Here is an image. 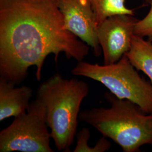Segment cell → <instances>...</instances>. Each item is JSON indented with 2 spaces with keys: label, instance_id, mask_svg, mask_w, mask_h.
Masks as SVG:
<instances>
[{
  "label": "cell",
  "instance_id": "cell-4",
  "mask_svg": "<svg viewBox=\"0 0 152 152\" xmlns=\"http://www.w3.org/2000/svg\"><path fill=\"white\" fill-rule=\"evenodd\" d=\"M72 75L87 77L102 83L116 97L128 99L152 114V82L139 75L125 55L117 63L108 65L79 61Z\"/></svg>",
  "mask_w": 152,
  "mask_h": 152
},
{
  "label": "cell",
  "instance_id": "cell-1",
  "mask_svg": "<svg viewBox=\"0 0 152 152\" xmlns=\"http://www.w3.org/2000/svg\"><path fill=\"white\" fill-rule=\"evenodd\" d=\"M89 46L65 29L56 0H0V75L20 85L36 66L41 81L49 55L58 63L60 53L78 62L88 54Z\"/></svg>",
  "mask_w": 152,
  "mask_h": 152
},
{
  "label": "cell",
  "instance_id": "cell-3",
  "mask_svg": "<svg viewBox=\"0 0 152 152\" xmlns=\"http://www.w3.org/2000/svg\"><path fill=\"white\" fill-rule=\"evenodd\" d=\"M89 93L86 82L66 79L56 73L42 82L36 99L45 108L46 120L56 148L71 152L70 147L77 135L80 107Z\"/></svg>",
  "mask_w": 152,
  "mask_h": 152
},
{
  "label": "cell",
  "instance_id": "cell-8",
  "mask_svg": "<svg viewBox=\"0 0 152 152\" xmlns=\"http://www.w3.org/2000/svg\"><path fill=\"white\" fill-rule=\"evenodd\" d=\"M16 85L0 77V121L15 117L27 112L33 95L28 86Z\"/></svg>",
  "mask_w": 152,
  "mask_h": 152
},
{
  "label": "cell",
  "instance_id": "cell-11",
  "mask_svg": "<svg viewBox=\"0 0 152 152\" xmlns=\"http://www.w3.org/2000/svg\"><path fill=\"white\" fill-rule=\"evenodd\" d=\"M91 134L88 129L83 127L77 132V144L73 150L74 152H104L107 151L112 147L111 143L107 139V138L102 136L94 145L90 147L88 142Z\"/></svg>",
  "mask_w": 152,
  "mask_h": 152
},
{
  "label": "cell",
  "instance_id": "cell-5",
  "mask_svg": "<svg viewBox=\"0 0 152 152\" xmlns=\"http://www.w3.org/2000/svg\"><path fill=\"white\" fill-rule=\"evenodd\" d=\"M43 104L36 99L26 112L0 132V152H54Z\"/></svg>",
  "mask_w": 152,
  "mask_h": 152
},
{
  "label": "cell",
  "instance_id": "cell-9",
  "mask_svg": "<svg viewBox=\"0 0 152 152\" xmlns=\"http://www.w3.org/2000/svg\"><path fill=\"white\" fill-rule=\"evenodd\" d=\"M137 71H142L152 82V42L134 35L129 51L126 54Z\"/></svg>",
  "mask_w": 152,
  "mask_h": 152
},
{
  "label": "cell",
  "instance_id": "cell-7",
  "mask_svg": "<svg viewBox=\"0 0 152 152\" xmlns=\"http://www.w3.org/2000/svg\"><path fill=\"white\" fill-rule=\"evenodd\" d=\"M63 14L65 29L75 34L99 56L102 49L98 41V26L91 5L88 0H56Z\"/></svg>",
  "mask_w": 152,
  "mask_h": 152
},
{
  "label": "cell",
  "instance_id": "cell-6",
  "mask_svg": "<svg viewBox=\"0 0 152 152\" xmlns=\"http://www.w3.org/2000/svg\"><path fill=\"white\" fill-rule=\"evenodd\" d=\"M138 20L134 15H116L107 18L98 26L97 35L103 54L104 64L117 63L129 51Z\"/></svg>",
  "mask_w": 152,
  "mask_h": 152
},
{
  "label": "cell",
  "instance_id": "cell-2",
  "mask_svg": "<svg viewBox=\"0 0 152 152\" xmlns=\"http://www.w3.org/2000/svg\"><path fill=\"white\" fill-rule=\"evenodd\" d=\"M109 108H92L80 112L79 119L92 126L118 145L124 152H140L145 145L152 147V114L128 99L105 93Z\"/></svg>",
  "mask_w": 152,
  "mask_h": 152
},
{
  "label": "cell",
  "instance_id": "cell-13",
  "mask_svg": "<svg viewBox=\"0 0 152 152\" xmlns=\"http://www.w3.org/2000/svg\"><path fill=\"white\" fill-rule=\"evenodd\" d=\"M137 1H140V0H137ZM142 1H144L145 2H147V3L148 2L149 4H150L152 2V0H142Z\"/></svg>",
  "mask_w": 152,
  "mask_h": 152
},
{
  "label": "cell",
  "instance_id": "cell-10",
  "mask_svg": "<svg viewBox=\"0 0 152 152\" xmlns=\"http://www.w3.org/2000/svg\"><path fill=\"white\" fill-rule=\"evenodd\" d=\"M94 12L97 26L110 16L127 14L134 15L133 9L126 6V0H88Z\"/></svg>",
  "mask_w": 152,
  "mask_h": 152
},
{
  "label": "cell",
  "instance_id": "cell-12",
  "mask_svg": "<svg viewBox=\"0 0 152 152\" xmlns=\"http://www.w3.org/2000/svg\"><path fill=\"white\" fill-rule=\"evenodd\" d=\"M149 5L150 9L147 15L136 23L134 33L136 36L147 37L152 42V2Z\"/></svg>",
  "mask_w": 152,
  "mask_h": 152
}]
</instances>
